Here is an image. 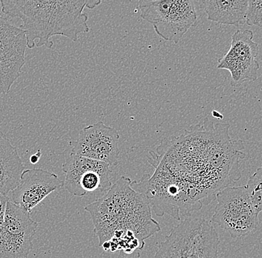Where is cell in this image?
Returning <instances> with one entry per match:
<instances>
[{
  "mask_svg": "<svg viewBox=\"0 0 262 258\" xmlns=\"http://www.w3.org/2000/svg\"><path fill=\"white\" fill-rule=\"evenodd\" d=\"M26 33L0 15V96L7 94L26 62Z\"/></svg>",
  "mask_w": 262,
  "mask_h": 258,
  "instance_id": "cell-10",
  "label": "cell"
},
{
  "mask_svg": "<svg viewBox=\"0 0 262 258\" xmlns=\"http://www.w3.org/2000/svg\"><path fill=\"white\" fill-rule=\"evenodd\" d=\"M217 205L211 222L231 238H238L256 231L258 215L250 200L247 186L225 187L215 195Z\"/></svg>",
  "mask_w": 262,
  "mask_h": 258,
  "instance_id": "cell-6",
  "label": "cell"
},
{
  "mask_svg": "<svg viewBox=\"0 0 262 258\" xmlns=\"http://www.w3.org/2000/svg\"><path fill=\"white\" fill-rule=\"evenodd\" d=\"M230 125L205 119L177 136L165 138L150 151L153 175L132 181L158 217L181 216L201 209L205 200L238 180L239 160L245 158L244 142L229 136Z\"/></svg>",
  "mask_w": 262,
  "mask_h": 258,
  "instance_id": "cell-1",
  "label": "cell"
},
{
  "mask_svg": "<svg viewBox=\"0 0 262 258\" xmlns=\"http://www.w3.org/2000/svg\"><path fill=\"white\" fill-rule=\"evenodd\" d=\"M261 90H262V87H261Z\"/></svg>",
  "mask_w": 262,
  "mask_h": 258,
  "instance_id": "cell-21",
  "label": "cell"
},
{
  "mask_svg": "<svg viewBox=\"0 0 262 258\" xmlns=\"http://www.w3.org/2000/svg\"><path fill=\"white\" fill-rule=\"evenodd\" d=\"M63 186V182L54 173L38 168L25 170L9 200L31 214L46 197Z\"/></svg>",
  "mask_w": 262,
  "mask_h": 258,
  "instance_id": "cell-12",
  "label": "cell"
},
{
  "mask_svg": "<svg viewBox=\"0 0 262 258\" xmlns=\"http://www.w3.org/2000/svg\"><path fill=\"white\" fill-rule=\"evenodd\" d=\"M41 156H42V153H41V150H38V151L37 153H34V155H32L30 157V162L32 163V165H36L37 163H38V161H40Z\"/></svg>",
  "mask_w": 262,
  "mask_h": 258,
  "instance_id": "cell-19",
  "label": "cell"
},
{
  "mask_svg": "<svg viewBox=\"0 0 262 258\" xmlns=\"http://www.w3.org/2000/svg\"><path fill=\"white\" fill-rule=\"evenodd\" d=\"M37 228L30 214L8 200L0 226V258H27Z\"/></svg>",
  "mask_w": 262,
  "mask_h": 258,
  "instance_id": "cell-8",
  "label": "cell"
},
{
  "mask_svg": "<svg viewBox=\"0 0 262 258\" xmlns=\"http://www.w3.org/2000/svg\"><path fill=\"white\" fill-rule=\"evenodd\" d=\"M24 171L17 148L0 130V194L8 197L19 184Z\"/></svg>",
  "mask_w": 262,
  "mask_h": 258,
  "instance_id": "cell-13",
  "label": "cell"
},
{
  "mask_svg": "<svg viewBox=\"0 0 262 258\" xmlns=\"http://www.w3.org/2000/svg\"><path fill=\"white\" fill-rule=\"evenodd\" d=\"M100 0H1L2 12L22 20L19 29L26 33L27 48L51 49L53 36H63L76 42L80 34L88 33L86 8L93 9Z\"/></svg>",
  "mask_w": 262,
  "mask_h": 258,
  "instance_id": "cell-3",
  "label": "cell"
},
{
  "mask_svg": "<svg viewBox=\"0 0 262 258\" xmlns=\"http://www.w3.org/2000/svg\"><path fill=\"white\" fill-rule=\"evenodd\" d=\"M253 31L237 30L232 34L228 52L219 60L217 68L228 70L230 85L233 87L258 78L260 66L257 57L259 48L258 44L253 41Z\"/></svg>",
  "mask_w": 262,
  "mask_h": 258,
  "instance_id": "cell-9",
  "label": "cell"
},
{
  "mask_svg": "<svg viewBox=\"0 0 262 258\" xmlns=\"http://www.w3.org/2000/svg\"><path fill=\"white\" fill-rule=\"evenodd\" d=\"M219 237L210 222L186 219L157 243L154 258H217Z\"/></svg>",
  "mask_w": 262,
  "mask_h": 258,
  "instance_id": "cell-4",
  "label": "cell"
},
{
  "mask_svg": "<svg viewBox=\"0 0 262 258\" xmlns=\"http://www.w3.org/2000/svg\"><path fill=\"white\" fill-rule=\"evenodd\" d=\"M139 9L141 17L152 24L160 37L176 44L198 21L194 3L190 0L139 1Z\"/></svg>",
  "mask_w": 262,
  "mask_h": 258,
  "instance_id": "cell-5",
  "label": "cell"
},
{
  "mask_svg": "<svg viewBox=\"0 0 262 258\" xmlns=\"http://www.w3.org/2000/svg\"><path fill=\"white\" fill-rule=\"evenodd\" d=\"M119 132L98 122L80 130L78 139L70 142L74 155L102 161L110 166L119 162Z\"/></svg>",
  "mask_w": 262,
  "mask_h": 258,
  "instance_id": "cell-11",
  "label": "cell"
},
{
  "mask_svg": "<svg viewBox=\"0 0 262 258\" xmlns=\"http://www.w3.org/2000/svg\"><path fill=\"white\" fill-rule=\"evenodd\" d=\"M121 176L101 198L85 206L90 214L100 247L127 254L142 250L145 240L161 230L153 218L146 197Z\"/></svg>",
  "mask_w": 262,
  "mask_h": 258,
  "instance_id": "cell-2",
  "label": "cell"
},
{
  "mask_svg": "<svg viewBox=\"0 0 262 258\" xmlns=\"http://www.w3.org/2000/svg\"><path fill=\"white\" fill-rule=\"evenodd\" d=\"M245 19L248 26L262 27V0H249Z\"/></svg>",
  "mask_w": 262,
  "mask_h": 258,
  "instance_id": "cell-16",
  "label": "cell"
},
{
  "mask_svg": "<svg viewBox=\"0 0 262 258\" xmlns=\"http://www.w3.org/2000/svg\"><path fill=\"white\" fill-rule=\"evenodd\" d=\"M212 116L215 118V119H224V115H221L220 112H217L216 110H213L212 112Z\"/></svg>",
  "mask_w": 262,
  "mask_h": 258,
  "instance_id": "cell-20",
  "label": "cell"
},
{
  "mask_svg": "<svg viewBox=\"0 0 262 258\" xmlns=\"http://www.w3.org/2000/svg\"><path fill=\"white\" fill-rule=\"evenodd\" d=\"M116 258H141L140 253H139V250H136L130 254H127L123 251H120Z\"/></svg>",
  "mask_w": 262,
  "mask_h": 258,
  "instance_id": "cell-18",
  "label": "cell"
},
{
  "mask_svg": "<svg viewBox=\"0 0 262 258\" xmlns=\"http://www.w3.org/2000/svg\"><path fill=\"white\" fill-rule=\"evenodd\" d=\"M65 174L66 190L71 195L82 197L88 193H106L112 186L111 166L102 161L70 155L62 166Z\"/></svg>",
  "mask_w": 262,
  "mask_h": 258,
  "instance_id": "cell-7",
  "label": "cell"
},
{
  "mask_svg": "<svg viewBox=\"0 0 262 258\" xmlns=\"http://www.w3.org/2000/svg\"><path fill=\"white\" fill-rule=\"evenodd\" d=\"M246 186L255 213L258 215L262 212V166L249 177Z\"/></svg>",
  "mask_w": 262,
  "mask_h": 258,
  "instance_id": "cell-15",
  "label": "cell"
},
{
  "mask_svg": "<svg viewBox=\"0 0 262 258\" xmlns=\"http://www.w3.org/2000/svg\"><path fill=\"white\" fill-rule=\"evenodd\" d=\"M202 6L207 19L212 22L234 26L245 24L247 0H205Z\"/></svg>",
  "mask_w": 262,
  "mask_h": 258,
  "instance_id": "cell-14",
  "label": "cell"
},
{
  "mask_svg": "<svg viewBox=\"0 0 262 258\" xmlns=\"http://www.w3.org/2000/svg\"><path fill=\"white\" fill-rule=\"evenodd\" d=\"M8 200H9V197L0 194V226L4 221Z\"/></svg>",
  "mask_w": 262,
  "mask_h": 258,
  "instance_id": "cell-17",
  "label": "cell"
}]
</instances>
